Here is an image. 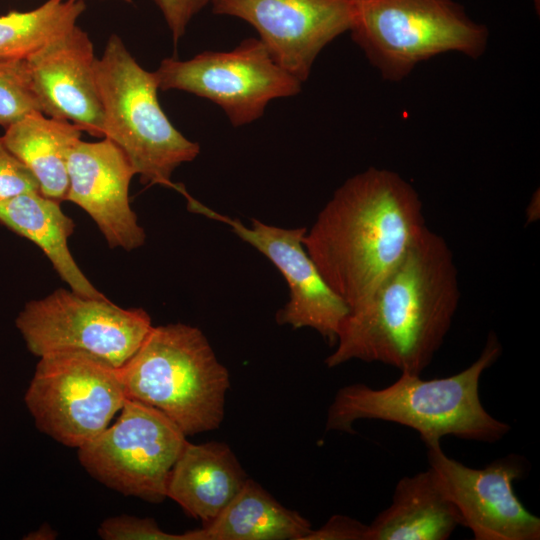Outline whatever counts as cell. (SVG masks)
Instances as JSON below:
<instances>
[{
  "label": "cell",
  "instance_id": "cell-1",
  "mask_svg": "<svg viewBox=\"0 0 540 540\" xmlns=\"http://www.w3.org/2000/svg\"><path fill=\"white\" fill-rule=\"evenodd\" d=\"M459 300L453 253L426 227L371 296L349 310L325 364L379 362L421 375L442 346Z\"/></svg>",
  "mask_w": 540,
  "mask_h": 540
},
{
  "label": "cell",
  "instance_id": "cell-2",
  "mask_svg": "<svg viewBox=\"0 0 540 540\" xmlns=\"http://www.w3.org/2000/svg\"><path fill=\"white\" fill-rule=\"evenodd\" d=\"M426 227L415 188L394 171L370 167L334 192L303 244L350 310L371 296Z\"/></svg>",
  "mask_w": 540,
  "mask_h": 540
},
{
  "label": "cell",
  "instance_id": "cell-3",
  "mask_svg": "<svg viewBox=\"0 0 540 540\" xmlns=\"http://www.w3.org/2000/svg\"><path fill=\"white\" fill-rule=\"evenodd\" d=\"M502 346L490 332L479 357L454 375L430 380L401 373L392 384L374 389L364 383L340 388L326 418V430L354 433L358 420L397 423L419 433L425 445L444 436L495 443L511 429L484 408L479 396L483 372L500 357Z\"/></svg>",
  "mask_w": 540,
  "mask_h": 540
},
{
  "label": "cell",
  "instance_id": "cell-4",
  "mask_svg": "<svg viewBox=\"0 0 540 540\" xmlns=\"http://www.w3.org/2000/svg\"><path fill=\"white\" fill-rule=\"evenodd\" d=\"M119 370L126 398L158 409L186 436L222 423L229 373L197 327L153 326Z\"/></svg>",
  "mask_w": 540,
  "mask_h": 540
},
{
  "label": "cell",
  "instance_id": "cell-5",
  "mask_svg": "<svg viewBox=\"0 0 540 540\" xmlns=\"http://www.w3.org/2000/svg\"><path fill=\"white\" fill-rule=\"evenodd\" d=\"M95 78L104 137L122 150L143 184L179 191L181 184L173 183L171 176L199 155L200 146L177 130L162 110L154 72L140 66L113 34L96 59Z\"/></svg>",
  "mask_w": 540,
  "mask_h": 540
},
{
  "label": "cell",
  "instance_id": "cell-6",
  "mask_svg": "<svg viewBox=\"0 0 540 540\" xmlns=\"http://www.w3.org/2000/svg\"><path fill=\"white\" fill-rule=\"evenodd\" d=\"M354 42L389 81H400L419 63L456 52L477 59L488 29L453 0H349Z\"/></svg>",
  "mask_w": 540,
  "mask_h": 540
},
{
  "label": "cell",
  "instance_id": "cell-7",
  "mask_svg": "<svg viewBox=\"0 0 540 540\" xmlns=\"http://www.w3.org/2000/svg\"><path fill=\"white\" fill-rule=\"evenodd\" d=\"M39 358L24 396L26 407L42 433L78 449L121 410L126 395L120 370L79 351Z\"/></svg>",
  "mask_w": 540,
  "mask_h": 540
},
{
  "label": "cell",
  "instance_id": "cell-8",
  "mask_svg": "<svg viewBox=\"0 0 540 540\" xmlns=\"http://www.w3.org/2000/svg\"><path fill=\"white\" fill-rule=\"evenodd\" d=\"M15 325L37 357L79 351L116 368L128 361L153 327L141 308L125 309L106 296L89 297L62 288L27 302Z\"/></svg>",
  "mask_w": 540,
  "mask_h": 540
},
{
  "label": "cell",
  "instance_id": "cell-9",
  "mask_svg": "<svg viewBox=\"0 0 540 540\" xmlns=\"http://www.w3.org/2000/svg\"><path fill=\"white\" fill-rule=\"evenodd\" d=\"M186 442L164 413L126 398L116 422L77 450L82 467L103 485L160 503L167 498L170 472Z\"/></svg>",
  "mask_w": 540,
  "mask_h": 540
},
{
  "label": "cell",
  "instance_id": "cell-10",
  "mask_svg": "<svg viewBox=\"0 0 540 540\" xmlns=\"http://www.w3.org/2000/svg\"><path fill=\"white\" fill-rule=\"evenodd\" d=\"M154 75L160 90H180L215 103L235 127L257 120L269 102L294 96L302 86L253 37L231 51H204L188 60L165 58Z\"/></svg>",
  "mask_w": 540,
  "mask_h": 540
},
{
  "label": "cell",
  "instance_id": "cell-11",
  "mask_svg": "<svg viewBox=\"0 0 540 540\" xmlns=\"http://www.w3.org/2000/svg\"><path fill=\"white\" fill-rule=\"evenodd\" d=\"M192 212L223 222L242 240L265 255L285 278L290 297L277 312V322L294 329L312 328L335 344L340 326L349 313L346 303L330 288L307 253L303 238L306 228L286 229L252 219L250 227L185 196Z\"/></svg>",
  "mask_w": 540,
  "mask_h": 540
},
{
  "label": "cell",
  "instance_id": "cell-12",
  "mask_svg": "<svg viewBox=\"0 0 540 540\" xmlns=\"http://www.w3.org/2000/svg\"><path fill=\"white\" fill-rule=\"evenodd\" d=\"M426 448L429 467L437 472L462 526L475 540L540 539V519L514 492L513 483L526 471L522 457L509 455L475 469L447 456L440 442Z\"/></svg>",
  "mask_w": 540,
  "mask_h": 540
},
{
  "label": "cell",
  "instance_id": "cell-13",
  "mask_svg": "<svg viewBox=\"0 0 540 540\" xmlns=\"http://www.w3.org/2000/svg\"><path fill=\"white\" fill-rule=\"evenodd\" d=\"M212 11L253 26L272 58L300 82L322 49L349 31V0H211Z\"/></svg>",
  "mask_w": 540,
  "mask_h": 540
},
{
  "label": "cell",
  "instance_id": "cell-14",
  "mask_svg": "<svg viewBox=\"0 0 540 540\" xmlns=\"http://www.w3.org/2000/svg\"><path fill=\"white\" fill-rule=\"evenodd\" d=\"M65 200L81 207L96 223L111 248L131 251L145 242V232L129 202L135 174L122 150L108 138L81 139L70 151Z\"/></svg>",
  "mask_w": 540,
  "mask_h": 540
},
{
  "label": "cell",
  "instance_id": "cell-15",
  "mask_svg": "<svg viewBox=\"0 0 540 540\" xmlns=\"http://www.w3.org/2000/svg\"><path fill=\"white\" fill-rule=\"evenodd\" d=\"M93 43L75 26L26 62L42 113L104 137V115L95 78Z\"/></svg>",
  "mask_w": 540,
  "mask_h": 540
},
{
  "label": "cell",
  "instance_id": "cell-16",
  "mask_svg": "<svg viewBox=\"0 0 540 540\" xmlns=\"http://www.w3.org/2000/svg\"><path fill=\"white\" fill-rule=\"evenodd\" d=\"M247 479L227 444L187 441L170 472L167 497L205 525L221 513Z\"/></svg>",
  "mask_w": 540,
  "mask_h": 540
},
{
  "label": "cell",
  "instance_id": "cell-17",
  "mask_svg": "<svg viewBox=\"0 0 540 540\" xmlns=\"http://www.w3.org/2000/svg\"><path fill=\"white\" fill-rule=\"evenodd\" d=\"M458 526L461 516L429 467L397 482L391 504L368 525L367 540H446Z\"/></svg>",
  "mask_w": 540,
  "mask_h": 540
},
{
  "label": "cell",
  "instance_id": "cell-18",
  "mask_svg": "<svg viewBox=\"0 0 540 540\" xmlns=\"http://www.w3.org/2000/svg\"><path fill=\"white\" fill-rule=\"evenodd\" d=\"M60 203L39 191L20 194L0 201V223L36 244L72 291L104 297L81 271L69 250L68 239L75 224L62 211Z\"/></svg>",
  "mask_w": 540,
  "mask_h": 540
},
{
  "label": "cell",
  "instance_id": "cell-19",
  "mask_svg": "<svg viewBox=\"0 0 540 540\" xmlns=\"http://www.w3.org/2000/svg\"><path fill=\"white\" fill-rule=\"evenodd\" d=\"M82 132L74 123L36 111L7 127L2 139L37 179L40 193L62 202L68 189V157Z\"/></svg>",
  "mask_w": 540,
  "mask_h": 540
},
{
  "label": "cell",
  "instance_id": "cell-20",
  "mask_svg": "<svg viewBox=\"0 0 540 540\" xmlns=\"http://www.w3.org/2000/svg\"><path fill=\"white\" fill-rule=\"evenodd\" d=\"M311 530L306 518L248 478L212 522L187 533L190 540H304Z\"/></svg>",
  "mask_w": 540,
  "mask_h": 540
},
{
  "label": "cell",
  "instance_id": "cell-21",
  "mask_svg": "<svg viewBox=\"0 0 540 540\" xmlns=\"http://www.w3.org/2000/svg\"><path fill=\"white\" fill-rule=\"evenodd\" d=\"M85 9L83 0H47L1 15L0 59L27 60L72 30Z\"/></svg>",
  "mask_w": 540,
  "mask_h": 540
},
{
  "label": "cell",
  "instance_id": "cell-22",
  "mask_svg": "<svg viewBox=\"0 0 540 540\" xmlns=\"http://www.w3.org/2000/svg\"><path fill=\"white\" fill-rule=\"evenodd\" d=\"M42 112L26 60L0 59V126L5 129L25 115Z\"/></svg>",
  "mask_w": 540,
  "mask_h": 540
},
{
  "label": "cell",
  "instance_id": "cell-23",
  "mask_svg": "<svg viewBox=\"0 0 540 540\" xmlns=\"http://www.w3.org/2000/svg\"><path fill=\"white\" fill-rule=\"evenodd\" d=\"M98 534L105 540H189L187 532L173 534L163 531L151 518L120 515L104 520Z\"/></svg>",
  "mask_w": 540,
  "mask_h": 540
},
{
  "label": "cell",
  "instance_id": "cell-24",
  "mask_svg": "<svg viewBox=\"0 0 540 540\" xmlns=\"http://www.w3.org/2000/svg\"><path fill=\"white\" fill-rule=\"evenodd\" d=\"M34 191L40 192L37 179L0 136V201Z\"/></svg>",
  "mask_w": 540,
  "mask_h": 540
},
{
  "label": "cell",
  "instance_id": "cell-25",
  "mask_svg": "<svg viewBox=\"0 0 540 540\" xmlns=\"http://www.w3.org/2000/svg\"><path fill=\"white\" fill-rule=\"evenodd\" d=\"M163 15L176 46L188 24L211 0H153Z\"/></svg>",
  "mask_w": 540,
  "mask_h": 540
},
{
  "label": "cell",
  "instance_id": "cell-26",
  "mask_svg": "<svg viewBox=\"0 0 540 540\" xmlns=\"http://www.w3.org/2000/svg\"><path fill=\"white\" fill-rule=\"evenodd\" d=\"M368 525L344 516L334 515L319 529H312L304 540H367Z\"/></svg>",
  "mask_w": 540,
  "mask_h": 540
},
{
  "label": "cell",
  "instance_id": "cell-27",
  "mask_svg": "<svg viewBox=\"0 0 540 540\" xmlns=\"http://www.w3.org/2000/svg\"><path fill=\"white\" fill-rule=\"evenodd\" d=\"M54 538H56V533L48 525L42 526L24 537V539L28 540H49Z\"/></svg>",
  "mask_w": 540,
  "mask_h": 540
},
{
  "label": "cell",
  "instance_id": "cell-28",
  "mask_svg": "<svg viewBox=\"0 0 540 540\" xmlns=\"http://www.w3.org/2000/svg\"><path fill=\"white\" fill-rule=\"evenodd\" d=\"M119 1H124V2H127V3H131L133 0H119Z\"/></svg>",
  "mask_w": 540,
  "mask_h": 540
}]
</instances>
